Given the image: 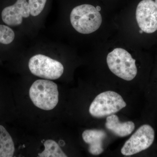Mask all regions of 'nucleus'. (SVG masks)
Masks as SVG:
<instances>
[{"label": "nucleus", "mask_w": 157, "mask_h": 157, "mask_svg": "<svg viewBox=\"0 0 157 157\" xmlns=\"http://www.w3.org/2000/svg\"><path fill=\"white\" fill-rule=\"evenodd\" d=\"M137 24L141 30L152 33L157 30V7L153 0H142L136 12Z\"/></svg>", "instance_id": "obj_7"}, {"label": "nucleus", "mask_w": 157, "mask_h": 157, "mask_svg": "<svg viewBox=\"0 0 157 157\" xmlns=\"http://www.w3.org/2000/svg\"><path fill=\"white\" fill-rule=\"evenodd\" d=\"M155 3L156 6L157 7V0H155Z\"/></svg>", "instance_id": "obj_15"}, {"label": "nucleus", "mask_w": 157, "mask_h": 157, "mask_svg": "<svg viewBox=\"0 0 157 157\" xmlns=\"http://www.w3.org/2000/svg\"><path fill=\"white\" fill-rule=\"evenodd\" d=\"M44 150L38 154L40 157H67L58 144L52 140H45L44 143Z\"/></svg>", "instance_id": "obj_12"}, {"label": "nucleus", "mask_w": 157, "mask_h": 157, "mask_svg": "<svg viewBox=\"0 0 157 157\" xmlns=\"http://www.w3.org/2000/svg\"><path fill=\"white\" fill-rule=\"evenodd\" d=\"M29 94L34 105L43 110H52L58 103L57 85L47 79H38L34 82Z\"/></svg>", "instance_id": "obj_2"}, {"label": "nucleus", "mask_w": 157, "mask_h": 157, "mask_svg": "<svg viewBox=\"0 0 157 157\" xmlns=\"http://www.w3.org/2000/svg\"><path fill=\"white\" fill-rule=\"evenodd\" d=\"M105 127L117 136L124 137L132 134L135 128V124L130 121L121 122L117 116L113 114L107 117Z\"/></svg>", "instance_id": "obj_10"}, {"label": "nucleus", "mask_w": 157, "mask_h": 157, "mask_svg": "<svg viewBox=\"0 0 157 157\" xmlns=\"http://www.w3.org/2000/svg\"><path fill=\"white\" fill-rule=\"evenodd\" d=\"M107 134L103 130L98 129L86 130L82 134V139L89 146L90 153L94 155L101 154L104 151L103 141Z\"/></svg>", "instance_id": "obj_9"}, {"label": "nucleus", "mask_w": 157, "mask_h": 157, "mask_svg": "<svg viewBox=\"0 0 157 157\" xmlns=\"http://www.w3.org/2000/svg\"><path fill=\"white\" fill-rule=\"evenodd\" d=\"M96 9H97V10H98V11H101V7H99V6H97V8H96Z\"/></svg>", "instance_id": "obj_14"}, {"label": "nucleus", "mask_w": 157, "mask_h": 157, "mask_svg": "<svg viewBox=\"0 0 157 157\" xmlns=\"http://www.w3.org/2000/svg\"><path fill=\"white\" fill-rule=\"evenodd\" d=\"M30 15L29 6L27 0H17L14 5L3 9L1 17L3 22L9 27H16L21 24L23 17Z\"/></svg>", "instance_id": "obj_8"}, {"label": "nucleus", "mask_w": 157, "mask_h": 157, "mask_svg": "<svg viewBox=\"0 0 157 157\" xmlns=\"http://www.w3.org/2000/svg\"><path fill=\"white\" fill-rule=\"evenodd\" d=\"M70 22L78 33H91L97 31L102 23V17L95 7L84 4L73 9L70 16Z\"/></svg>", "instance_id": "obj_1"}, {"label": "nucleus", "mask_w": 157, "mask_h": 157, "mask_svg": "<svg viewBox=\"0 0 157 157\" xmlns=\"http://www.w3.org/2000/svg\"><path fill=\"white\" fill-rule=\"evenodd\" d=\"M143 31L141 30L140 31V34L142 33H143Z\"/></svg>", "instance_id": "obj_16"}, {"label": "nucleus", "mask_w": 157, "mask_h": 157, "mask_svg": "<svg viewBox=\"0 0 157 157\" xmlns=\"http://www.w3.org/2000/svg\"><path fill=\"white\" fill-rule=\"evenodd\" d=\"M47 0H29L30 14L37 16L43 11Z\"/></svg>", "instance_id": "obj_13"}, {"label": "nucleus", "mask_w": 157, "mask_h": 157, "mask_svg": "<svg viewBox=\"0 0 157 157\" xmlns=\"http://www.w3.org/2000/svg\"><path fill=\"white\" fill-rule=\"evenodd\" d=\"M155 131L150 125L140 126L127 140L122 147L121 152L125 156L136 154L149 148L153 143Z\"/></svg>", "instance_id": "obj_6"}, {"label": "nucleus", "mask_w": 157, "mask_h": 157, "mask_svg": "<svg viewBox=\"0 0 157 157\" xmlns=\"http://www.w3.org/2000/svg\"><path fill=\"white\" fill-rule=\"evenodd\" d=\"M125 103L120 95L112 91L101 93L94 99L90 105V114L94 117L108 116L124 108Z\"/></svg>", "instance_id": "obj_4"}, {"label": "nucleus", "mask_w": 157, "mask_h": 157, "mask_svg": "<svg viewBox=\"0 0 157 157\" xmlns=\"http://www.w3.org/2000/svg\"><path fill=\"white\" fill-rule=\"evenodd\" d=\"M107 61L110 71L124 80L131 81L137 75L136 61L123 48H115L108 54Z\"/></svg>", "instance_id": "obj_3"}, {"label": "nucleus", "mask_w": 157, "mask_h": 157, "mask_svg": "<svg viewBox=\"0 0 157 157\" xmlns=\"http://www.w3.org/2000/svg\"><path fill=\"white\" fill-rule=\"evenodd\" d=\"M29 67L35 76L51 80L60 78L64 71L63 66L59 62L42 54L36 55L31 58Z\"/></svg>", "instance_id": "obj_5"}, {"label": "nucleus", "mask_w": 157, "mask_h": 157, "mask_svg": "<svg viewBox=\"0 0 157 157\" xmlns=\"http://www.w3.org/2000/svg\"><path fill=\"white\" fill-rule=\"evenodd\" d=\"M15 151L12 137L6 128L0 125V157H12Z\"/></svg>", "instance_id": "obj_11"}]
</instances>
